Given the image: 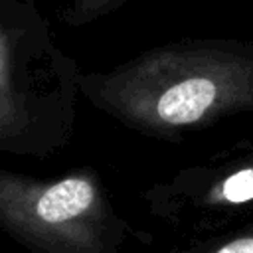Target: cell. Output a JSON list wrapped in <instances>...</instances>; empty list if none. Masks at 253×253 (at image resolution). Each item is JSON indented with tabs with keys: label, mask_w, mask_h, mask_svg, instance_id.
<instances>
[{
	"label": "cell",
	"mask_w": 253,
	"mask_h": 253,
	"mask_svg": "<svg viewBox=\"0 0 253 253\" xmlns=\"http://www.w3.org/2000/svg\"><path fill=\"white\" fill-rule=\"evenodd\" d=\"M81 97L125 128L178 142L253 113V42L184 38L111 69L81 71Z\"/></svg>",
	"instance_id": "cell-1"
},
{
	"label": "cell",
	"mask_w": 253,
	"mask_h": 253,
	"mask_svg": "<svg viewBox=\"0 0 253 253\" xmlns=\"http://www.w3.org/2000/svg\"><path fill=\"white\" fill-rule=\"evenodd\" d=\"M79 79L36 0H0V154H59L75 130Z\"/></svg>",
	"instance_id": "cell-2"
},
{
	"label": "cell",
	"mask_w": 253,
	"mask_h": 253,
	"mask_svg": "<svg viewBox=\"0 0 253 253\" xmlns=\"http://www.w3.org/2000/svg\"><path fill=\"white\" fill-rule=\"evenodd\" d=\"M0 231L30 253H125L132 235L148 241L93 166L51 178L0 168Z\"/></svg>",
	"instance_id": "cell-3"
},
{
	"label": "cell",
	"mask_w": 253,
	"mask_h": 253,
	"mask_svg": "<svg viewBox=\"0 0 253 253\" xmlns=\"http://www.w3.org/2000/svg\"><path fill=\"white\" fill-rule=\"evenodd\" d=\"M152 217L184 231H223L253 206V134L144 190Z\"/></svg>",
	"instance_id": "cell-4"
},
{
	"label": "cell",
	"mask_w": 253,
	"mask_h": 253,
	"mask_svg": "<svg viewBox=\"0 0 253 253\" xmlns=\"http://www.w3.org/2000/svg\"><path fill=\"white\" fill-rule=\"evenodd\" d=\"M170 253H253V219L239 227L211 233L190 247H178Z\"/></svg>",
	"instance_id": "cell-5"
},
{
	"label": "cell",
	"mask_w": 253,
	"mask_h": 253,
	"mask_svg": "<svg viewBox=\"0 0 253 253\" xmlns=\"http://www.w3.org/2000/svg\"><path fill=\"white\" fill-rule=\"evenodd\" d=\"M126 0H67L61 18L69 26H87L119 10Z\"/></svg>",
	"instance_id": "cell-6"
}]
</instances>
